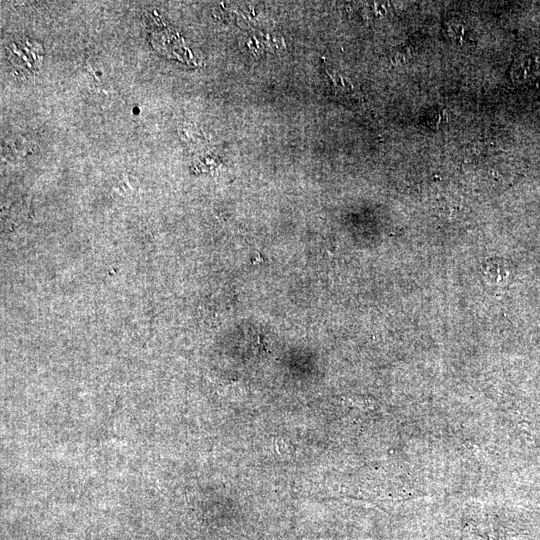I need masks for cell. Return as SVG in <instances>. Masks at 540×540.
<instances>
[{
	"label": "cell",
	"mask_w": 540,
	"mask_h": 540,
	"mask_svg": "<svg viewBox=\"0 0 540 540\" xmlns=\"http://www.w3.org/2000/svg\"><path fill=\"white\" fill-rule=\"evenodd\" d=\"M7 56L20 74H35L42 65L43 48L36 41L23 38L9 44Z\"/></svg>",
	"instance_id": "6da1fadb"
}]
</instances>
